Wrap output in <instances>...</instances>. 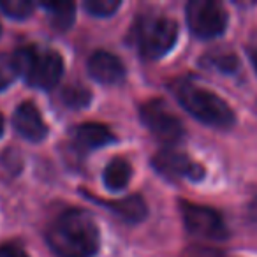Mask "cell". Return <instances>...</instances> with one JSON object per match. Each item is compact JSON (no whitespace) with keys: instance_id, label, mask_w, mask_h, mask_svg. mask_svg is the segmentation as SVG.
Wrapping results in <instances>:
<instances>
[{"instance_id":"17","label":"cell","mask_w":257,"mask_h":257,"mask_svg":"<svg viewBox=\"0 0 257 257\" xmlns=\"http://www.w3.org/2000/svg\"><path fill=\"white\" fill-rule=\"evenodd\" d=\"M62 99H64V102L71 107H83L92 100V93L81 85H71L64 90Z\"/></svg>"},{"instance_id":"8","label":"cell","mask_w":257,"mask_h":257,"mask_svg":"<svg viewBox=\"0 0 257 257\" xmlns=\"http://www.w3.org/2000/svg\"><path fill=\"white\" fill-rule=\"evenodd\" d=\"M154 168L169 180H190L199 182L204 178V168L182 152L162 150L154 157Z\"/></svg>"},{"instance_id":"16","label":"cell","mask_w":257,"mask_h":257,"mask_svg":"<svg viewBox=\"0 0 257 257\" xmlns=\"http://www.w3.org/2000/svg\"><path fill=\"white\" fill-rule=\"evenodd\" d=\"M34 2L30 0H0V11L15 20H25L32 15Z\"/></svg>"},{"instance_id":"22","label":"cell","mask_w":257,"mask_h":257,"mask_svg":"<svg viewBox=\"0 0 257 257\" xmlns=\"http://www.w3.org/2000/svg\"><path fill=\"white\" fill-rule=\"evenodd\" d=\"M4 134V116H2V113H0V136Z\"/></svg>"},{"instance_id":"19","label":"cell","mask_w":257,"mask_h":257,"mask_svg":"<svg viewBox=\"0 0 257 257\" xmlns=\"http://www.w3.org/2000/svg\"><path fill=\"white\" fill-rule=\"evenodd\" d=\"M0 257H29V255L18 245H2L0 246Z\"/></svg>"},{"instance_id":"2","label":"cell","mask_w":257,"mask_h":257,"mask_svg":"<svg viewBox=\"0 0 257 257\" xmlns=\"http://www.w3.org/2000/svg\"><path fill=\"white\" fill-rule=\"evenodd\" d=\"M13 69L23 76L30 86L50 90L62 79L64 74V58L60 53L44 48L27 46L13 57Z\"/></svg>"},{"instance_id":"3","label":"cell","mask_w":257,"mask_h":257,"mask_svg":"<svg viewBox=\"0 0 257 257\" xmlns=\"http://www.w3.org/2000/svg\"><path fill=\"white\" fill-rule=\"evenodd\" d=\"M175 92L180 104L194 118H197L203 123L217 128H225L234 123L232 109L217 93L210 92L206 88H201V86L194 85L190 81L178 83L175 86Z\"/></svg>"},{"instance_id":"13","label":"cell","mask_w":257,"mask_h":257,"mask_svg":"<svg viewBox=\"0 0 257 257\" xmlns=\"http://www.w3.org/2000/svg\"><path fill=\"white\" fill-rule=\"evenodd\" d=\"M104 185H106L107 190L111 192H118V190L125 189L131 180V166H128L127 161L123 159H114L104 169Z\"/></svg>"},{"instance_id":"20","label":"cell","mask_w":257,"mask_h":257,"mask_svg":"<svg viewBox=\"0 0 257 257\" xmlns=\"http://www.w3.org/2000/svg\"><path fill=\"white\" fill-rule=\"evenodd\" d=\"M13 72L15 71H9V69H4V67H0V90H4L8 88L9 85H11L13 81Z\"/></svg>"},{"instance_id":"11","label":"cell","mask_w":257,"mask_h":257,"mask_svg":"<svg viewBox=\"0 0 257 257\" xmlns=\"http://www.w3.org/2000/svg\"><path fill=\"white\" fill-rule=\"evenodd\" d=\"M74 141L83 150H97L114 143V134L102 123H81L74 131Z\"/></svg>"},{"instance_id":"9","label":"cell","mask_w":257,"mask_h":257,"mask_svg":"<svg viewBox=\"0 0 257 257\" xmlns=\"http://www.w3.org/2000/svg\"><path fill=\"white\" fill-rule=\"evenodd\" d=\"M13 123L18 134L32 143H41L48 136V125L43 120L41 111L32 102H23L16 107Z\"/></svg>"},{"instance_id":"7","label":"cell","mask_w":257,"mask_h":257,"mask_svg":"<svg viewBox=\"0 0 257 257\" xmlns=\"http://www.w3.org/2000/svg\"><path fill=\"white\" fill-rule=\"evenodd\" d=\"M182 217L185 229L199 239H225L227 227L220 213L208 206L194 203H182Z\"/></svg>"},{"instance_id":"1","label":"cell","mask_w":257,"mask_h":257,"mask_svg":"<svg viewBox=\"0 0 257 257\" xmlns=\"http://www.w3.org/2000/svg\"><path fill=\"white\" fill-rule=\"evenodd\" d=\"M48 245L58 257H93L99 250V227L85 210L60 213L48 229Z\"/></svg>"},{"instance_id":"18","label":"cell","mask_w":257,"mask_h":257,"mask_svg":"<svg viewBox=\"0 0 257 257\" xmlns=\"http://www.w3.org/2000/svg\"><path fill=\"white\" fill-rule=\"evenodd\" d=\"M85 9L92 16L104 18V16H111L114 11L120 9V0H86Z\"/></svg>"},{"instance_id":"10","label":"cell","mask_w":257,"mask_h":257,"mask_svg":"<svg viewBox=\"0 0 257 257\" xmlns=\"http://www.w3.org/2000/svg\"><path fill=\"white\" fill-rule=\"evenodd\" d=\"M88 72L95 81L102 85H116L125 78V67L116 55L109 51H93L88 58Z\"/></svg>"},{"instance_id":"15","label":"cell","mask_w":257,"mask_h":257,"mask_svg":"<svg viewBox=\"0 0 257 257\" xmlns=\"http://www.w3.org/2000/svg\"><path fill=\"white\" fill-rule=\"evenodd\" d=\"M204 65L210 69H215L218 72H234L238 67V58L229 50H213L208 51L203 58Z\"/></svg>"},{"instance_id":"21","label":"cell","mask_w":257,"mask_h":257,"mask_svg":"<svg viewBox=\"0 0 257 257\" xmlns=\"http://www.w3.org/2000/svg\"><path fill=\"white\" fill-rule=\"evenodd\" d=\"M252 64H253V67H255V71H257V48L253 50V53H252Z\"/></svg>"},{"instance_id":"5","label":"cell","mask_w":257,"mask_h":257,"mask_svg":"<svg viewBox=\"0 0 257 257\" xmlns=\"http://www.w3.org/2000/svg\"><path fill=\"white\" fill-rule=\"evenodd\" d=\"M187 23L194 36L215 39L227 27V13L213 0H192L187 4Z\"/></svg>"},{"instance_id":"6","label":"cell","mask_w":257,"mask_h":257,"mask_svg":"<svg viewBox=\"0 0 257 257\" xmlns=\"http://www.w3.org/2000/svg\"><path fill=\"white\" fill-rule=\"evenodd\" d=\"M141 121L145 127L164 143H176L183 136V125L168 104L159 99L148 100L141 106Z\"/></svg>"},{"instance_id":"12","label":"cell","mask_w":257,"mask_h":257,"mask_svg":"<svg viewBox=\"0 0 257 257\" xmlns=\"http://www.w3.org/2000/svg\"><path fill=\"white\" fill-rule=\"evenodd\" d=\"M109 208L113 213H116L121 220L131 222V224H136L141 222L147 217V204L141 199L140 196H128L123 199L111 201V203H102Z\"/></svg>"},{"instance_id":"4","label":"cell","mask_w":257,"mask_h":257,"mask_svg":"<svg viewBox=\"0 0 257 257\" xmlns=\"http://www.w3.org/2000/svg\"><path fill=\"white\" fill-rule=\"evenodd\" d=\"M178 27L166 16H145L136 27V41L145 58H161L175 46Z\"/></svg>"},{"instance_id":"14","label":"cell","mask_w":257,"mask_h":257,"mask_svg":"<svg viewBox=\"0 0 257 257\" xmlns=\"http://www.w3.org/2000/svg\"><path fill=\"white\" fill-rule=\"evenodd\" d=\"M43 8L48 11L51 25L57 30H67L74 23L76 9L72 2H44Z\"/></svg>"}]
</instances>
